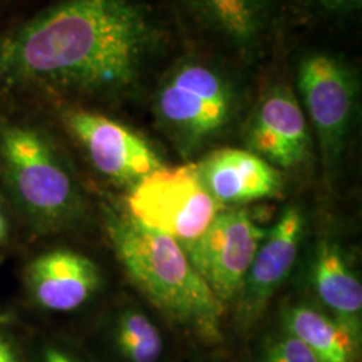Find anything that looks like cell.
<instances>
[{"instance_id":"obj_1","label":"cell","mask_w":362,"mask_h":362,"mask_svg":"<svg viewBox=\"0 0 362 362\" xmlns=\"http://www.w3.org/2000/svg\"><path fill=\"white\" fill-rule=\"evenodd\" d=\"M167 43L144 0H61L0 34V89L121 100L141 88Z\"/></svg>"},{"instance_id":"obj_2","label":"cell","mask_w":362,"mask_h":362,"mask_svg":"<svg viewBox=\"0 0 362 362\" xmlns=\"http://www.w3.org/2000/svg\"><path fill=\"white\" fill-rule=\"evenodd\" d=\"M109 233L130 281L157 310L206 344L221 341L224 303L177 240L144 227L125 211L110 218Z\"/></svg>"},{"instance_id":"obj_3","label":"cell","mask_w":362,"mask_h":362,"mask_svg":"<svg viewBox=\"0 0 362 362\" xmlns=\"http://www.w3.org/2000/svg\"><path fill=\"white\" fill-rule=\"evenodd\" d=\"M242 105L243 88L235 73L218 59L189 54L160 78L153 115L157 127L188 158L230 129Z\"/></svg>"},{"instance_id":"obj_4","label":"cell","mask_w":362,"mask_h":362,"mask_svg":"<svg viewBox=\"0 0 362 362\" xmlns=\"http://www.w3.org/2000/svg\"><path fill=\"white\" fill-rule=\"evenodd\" d=\"M0 153L15 199L42 228L66 226L81 211V196L65 163L43 132L11 124L0 132Z\"/></svg>"},{"instance_id":"obj_5","label":"cell","mask_w":362,"mask_h":362,"mask_svg":"<svg viewBox=\"0 0 362 362\" xmlns=\"http://www.w3.org/2000/svg\"><path fill=\"white\" fill-rule=\"evenodd\" d=\"M297 89L299 104L315 132L324 165L334 172L344 160L357 124V71L334 52H308L298 62Z\"/></svg>"},{"instance_id":"obj_6","label":"cell","mask_w":362,"mask_h":362,"mask_svg":"<svg viewBox=\"0 0 362 362\" xmlns=\"http://www.w3.org/2000/svg\"><path fill=\"white\" fill-rule=\"evenodd\" d=\"M223 208L192 163L161 167L139 181L130 188L125 212L144 227L187 245L204 233Z\"/></svg>"},{"instance_id":"obj_7","label":"cell","mask_w":362,"mask_h":362,"mask_svg":"<svg viewBox=\"0 0 362 362\" xmlns=\"http://www.w3.org/2000/svg\"><path fill=\"white\" fill-rule=\"evenodd\" d=\"M197 38L251 65L263 55L279 16V0H170Z\"/></svg>"},{"instance_id":"obj_8","label":"cell","mask_w":362,"mask_h":362,"mask_svg":"<svg viewBox=\"0 0 362 362\" xmlns=\"http://www.w3.org/2000/svg\"><path fill=\"white\" fill-rule=\"evenodd\" d=\"M266 233L245 208H223L200 238L181 246L224 303L238 297Z\"/></svg>"},{"instance_id":"obj_9","label":"cell","mask_w":362,"mask_h":362,"mask_svg":"<svg viewBox=\"0 0 362 362\" xmlns=\"http://www.w3.org/2000/svg\"><path fill=\"white\" fill-rule=\"evenodd\" d=\"M64 121L93 167L110 180L132 188L164 167L151 144L109 117L85 109H69Z\"/></svg>"},{"instance_id":"obj_10","label":"cell","mask_w":362,"mask_h":362,"mask_svg":"<svg viewBox=\"0 0 362 362\" xmlns=\"http://www.w3.org/2000/svg\"><path fill=\"white\" fill-rule=\"evenodd\" d=\"M247 149L276 169L300 168L311 153L308 118L297 94L274 83L259 97L245 129Z\"/></svg>"},{"instance_id":"obj_11","label":"cell","mask_w":362,"mask_h":362,"mask_svg":"<svg viewBox=\"0 0 362 362\" xmlns=\"http://www.w3.org/2000/svg\"><path fill=\"white\" fill-rule=\"evenodd\" d=\"M306 219L299 207L286 208L267 231L238 294L236 322L248 329L266 310L293 270L305 235Z\"/></svg>"},{"instance_id":"obj_12","label":"cell","mask_w":362,"mask_h":362,"mask_svg":"<svg viewBox=\"0 0 362 362\" xmlns=\"http://www.w3.org/2000/svg\"><path fill=\"white\" fill-rule=\"evenodd\" d=\"M196 168L203 185L221 207L274 199L284 189L281 170L248 149H215Z\"/></svg>"},{"instance_id":"obj_13","label":"cell","mask_w":362,"mask_h":362,"mask_svg":"<svg viewBox=\"0 0 362 362\" xmlns=\"http://www.w3.org/2000/svg\"><path fill=\"white\" fill-rule=\"evenodd\" d=\"M26 284L40 308L64 313L81 308L97 293L101 274L90 258L71 250H54L28 264Z\"/></svg>"},{"instance_id":"obj_14","label":"cell","mask_w":362,"mask_h":362,"mask_svg":"<svg viewBox=\"0 0 362 362\" xmlns=\"http://www.w3.org/2000/svg\"><path fill=\"white\" fill-rule=\"evenodd\" d=\"M311 282L326 313L361 342V282L336 242L321 240L317 246L311 264Z\"/></svg>"},{"instance_id":"obj_15","label":"cell","mask_w":362,"mask_h":362,"mask_svg":"<svg viewBox=\"0 0 362 362\" xmlns=\"http://www.w3.org/2000/svg\"><path fill=\"white\" fill-rule=\"evenodd\" d=\"M286 332L299 338L321 362H357L361 342L330 314L306 303L282 314Z\"/></svg>"},{"instance_id":"obj_16","label":"cell","mask_w":362,"mask_h":362,"mask_svg":"<svg viewBox=\"0 0 362 362\" xmlns=\"http://www.w3.org/2000/svg\"><path fill=\"white\" fill-rule=\"evenodd\" d=\"M115 341L117 349L128 362H158L165 349L157 325L144 311L134 308L118 315Z\"/></svg>"},{"instance_id":"obj_17","label":"cell","mask_w":362,"mask_h":362,"mask_svg":"<svg viewBox=\"0 0 362 362\" xmlns=\"http://www.w3.org/2000/svg\"><path fill=\"white\" fill-rule=\"evenodd\" d=\"M260 362H321L299 338L286 332L269 337L262 348Z\"/></svg>"},{"instance_id":"obj_18","label":"cell","mask_w":362,"mask_h":362,"mask_svg":"<svg viewBox=\"0 0 362 362\" xmlns=\"http://www.w3.org/2000/svg\"><path fill=\"white\" fill-rule=\"evenodd\" d=\"M327 13H348L361 7L362 0H308Z\"/></svg>"},{"instance_id":"obj_19","label":"cell","mask_w":362,"mask_h":362,"mask_svg":"<svg viewBox=\"0 0 362 362\" xmlns=\"http://www.w3.org/2000/svg\"><path fill=\"white\" fill-rule=\"evenodd\" d=\"M0 362H19L11 344L0 337Z\"/></svg>"},{"instance_id":"obj_20","label":"cell","mask_w":362,"mask_h":362,"mask_svg":"<svg viewBox=\"0 0 362 362\" xmlns=\"http://www.w3.org/2000/svg\"><path fill=\"white\" fill-rule=\"evenodd\" d=\"M45 362H77L62 350L49 348L45 351Z\"/></svg>"},{"instance_id":"obj_21","label":"cell","mask_w":362,"mask_h":362,"mask_svg":"<svg viewBox=\"0 0 362 362\" xmlns=\"http://www.w3.org/2000/svg\"><path fill=\"white\" fill-rule=\"evenodd\" d=\"M7 238V221L3 212V208L0 206V243L4 242Z\"/></svg>"},{"instance_id":"obj_22","label":"cell","mask_w":362,"mask_h":362,"mask_svg":"<svg viewBox=\"0 0 362 362\" xmlns=\"http://www.w3.org/2000/svg\"><path fill=\"white\" fill-rule=\"evenodd\" d=\"M6 322H8V317L4 314H0V325L6 324Z\"/></svg>"}]
</instances>
